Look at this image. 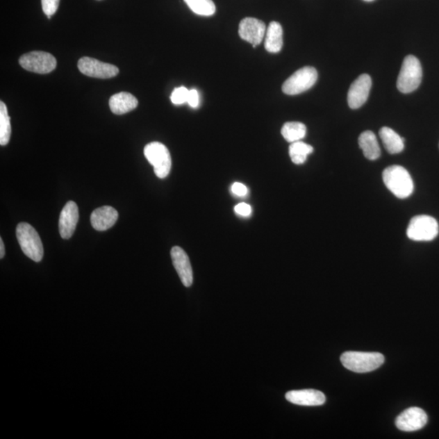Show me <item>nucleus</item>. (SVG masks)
I'll use <instances>...</instances> for the list:
<instances>
[{
	"label": "nucleus",
	"mask_w": 439,
	"mask_h": 439,
	"mask_svg": "<svg viewBox=\"0 0 439 439\" xmlns=\"http://www.w3.org/2000/svg\"><path fill=\"white\" fill-rule=\"evenodd\" d=\"M17 238L24 254L35 262H40L44 257V246L39 233L30 224L22 222L17 227Z\"/></svg>",
	"instance_id": "20e7f679"
},
{
	"label": "nucleus",
	"mask_w": 439,
	"mask_h": 439,
	"mask_svg": "<svg viewBox=\"0 0 439 439\" xmlns=\"http://www.w3.org/2000/svg\"><path fill=\"white\" fill-rule=\"evenodd\" d=\"M438 223L436 219L427 215H420L410 222L407 236L413 241L429 242L438 236Z\"/></svg>",
	"instance_id": "39448f33"
},
{
	"label": "nucleus",
	"mask_w": 439,
	"mask_h": 439,
	"mask_svg": "<svg viewBox=\"0 0 439 439\" xmlns=\"http://www.w3.org/2000/svg\"><path fill=\"white\" fill-rule=\"evenodd\" d=\"M283 46V27L279 22H272L265 33V47L270 53H278Z\"/></svg>",
	"instance_id": "a211bd4d"
},
{
	"label": "nucleus",
	"mask_w": 439,
	"mask_h": 439,
	"mask_svg": "<svg viewBox=\"0 0 439 439\" xmlns=\"http://www.w3.org/2000/svg\"><path fill=\"white\" fill-rule=\"evenodd\" d=\"M313 152V147L302 141L291 143L289 154L291 160L295 165H302L307 160L308 156Z\"/></svg>",
	"instance_id": "4be33fe9"
},
{
	"label": "nucleus",
	"mask_w": 439,
	"mask_h": 439,
	"mask_svg": "<svg viewBox=\"0 0 439 439\" xmlns=\"http://www.w3.org/2000/svg\"><path fill=\"white\" fill-rule=\"evenodd\" d=\"M372 79L369 74H361L351 85L348 90L347 102L351 109L360 108L369 98Z\"/></svg>",
	"instance_id": "f8f14e48"
},
{
	"label": "nucleus",
	"mask_w": 439,
	"mask_h": 439,
	"mask_svg": "<svg viewBox=\"0 0 439 439\" xmlns=\"http://www.w3.org/2000/svg\"><path fill=\"white\" fill-rule=\"evenodd\" d=\"M318 74L313 67H304L285 81L283 92L288 95H297L307 92L317 83Z\"/></svg>",
	"instance_id": "0eeeda50"
},
{
	"label": "nucleus",
	"mask_w": 439,
	"mask_h": 439,
	"mask_svg": "<svg viewBox=\"0 0 439 439\" xmlns=\"http://www.w3.org/2000/svg\"><path fill=\"white\" fill-rule=\"evenodd\" d=\"M12 133L10 117L6 104L0 102V145L6 146L10 140Z\"/></svg>",
	"instance_id": "5701e85b"
},
{
	"label": "nucleus",
	"mask_w": 439,
	"mask_h": 439,
	"mask_svg": "<svg viewBox=\"0 0 439 439\" xmlns=\"http://www.w3.org/2000/svg\"><path fill=\"white\" fill-rule=\"evenodd\" d=\"M386 187L399 199H407L414 190V184L411 175L404 167L392 165L388 167L383 174Z\"/></svg>",
	"instance_id": "f257e3e1"
},
{
	"label": "nucleus",
	"mask_w": 439,
	"mask_h": 439,
	"mask_svg": "<svg viewBox=\"0 0 439 439\" xmlns=\"http://www.w3.org/2000/svg\"><path fill=\"white\" fill-rule=\"evenodd\" d=\"M118 219V213L115 208L103 206L95 209L90 216V223L94 230L105 231L115 225Z\"/></svg>",
	"instance_id": "dca6fc26"
},
{
	"label": "nucleus",
	"mask_w": 439,
	"mask_h": 439,
	"mask_svg": "<svg viewBox=\"0 0 439 439\" xmlns=\"http://www.w3.org/2000/svg\"><path fill=\"white\" fill-rule=\"evenodd\" d=\"M265 24L253 17H246L241 21L238 27V33L242 40L256 47L264 40L266 33Z\"/></svg>",
	"instance_id": "9d476101"
},
{
	"label": "nucleus",
	"mask_w": 439,
	"mask_h": 439,
	"mask_svg": "<svg viewBox=\"0 0 439 439\" xmlns=\"http://www.w3.org/2000/svg\"><path fill=\"white\" fill-rule=\"evenodd\" d=\"M359 146L365 156L370 160H378L381 156V149L378 140L374 132H363L359 137Z\"/></svg>",
	"instance_id": "6ab92c4d"
},
{
	"label": "nucleus",
	"mask_w": 439,
	"mask_h": 439,
	"mask_svg": "<svg viewBox=\"0 0 439 439\" xmlns=\"http://www.w3.org/2000/svg\"><path fill=\"white\" fill-rule=\"evenodd\" d=\"M422 67L416 56L405 57L397 79V88L401 93L408 94L416 90L422 81Z\"/></svg>",
	"instance_id": "7ed1b4c3"
},
{
	"label": "nucleus",
	"mask_w": 439,
	"mask_h": 439,
	"mask_svg": "<svg viewBox=\"0 0 439 439\" xmlns=\"http://www.w3.org/2000/svg\"><path fill=\"white\" fill-rule=\"evenodd\" d=\"M195 14L199 16L210 17L216 13V6L213 0H184Z\"/></svg>",
	"instance_id": "b1692460"
},
{
	"label": "nucleus",
	"mask_w": 439,
	"mask_h": 439,
	"mask_svg": "<svg viewBox=\"0 0 439 439\" xmlns=\"http://www.w3.org/2000/svg\"><path fill=\"white\" fill-rule=\"evenodd\" d=\"M290 403L301 406H321L326 402V396L321 391L313 389L290 390L285 394Z\"/></svg>",
	"instance_id": "2eb2a0df"
},
{
	"label": "nucleus",
	"mask_w": 439,
	"mask_h": 439,
	"mask_svg": "<svg viewBox=\"0 0 439 439\" xmlns=\"http://www.w3.org/2000/svg\"><path fill=\"white\" fill-rule=\"evenodd\" d=\"M138 104V99L131 93L121 92L113 95L109 99V107L117 115H123L135 110Z\"/></svg>",
	"instance_id": "f3484780"
},
{
	"label": "nucleus",
	"mask_w": 439,
	"mask_h": 439,
	"mask_svg": "<svg viewBox=\"0 0 439 439\" xmlns=\"http://www.w3.org/2000/svg\"><path fill=\"white\" fill-rule=\"evenodd\" d=\"M189 90L185 87L175 88L171 94V101L175 105L188 103Z\"/></svg>",
	"instance_id": "393cba45"
},
{
	"label": "nucleus",
	"mask_w": 439,
	"mask_h": 439,
	"mask_svg": "<svg viewBox=\"0 0 439 439\" xmlns=\"http://www.w3.org/2000/svg\"><path fill=\"white\" fill-rule=\"evenodd\" d=\"M78 68L81 73L94 78H112L119 74L117 66L88 56L78 60Z\"/></svg>",
	"instance_id": "1a4fd4ad"
},
{
	"label": "nucleus",
	"mask_w": 439,
	"mask_h": 439,
	"mask_svg": "<svg viewBox=\"0 0 439 439\" xmlns=\"http://www.w3.org/2000/svg\"><path fill=\"white\" fill-rule=\"evenodd\" d=\"M365 2H373L374 0H364Z\"/></svg>",
	"instance_id": "7c9ffc66"
},
{
	"label": "nucleus",
	"mask_w": 439,
	"mask_h": 439,
	"mask_svg": "<svg viewBox=\"0 0 439 439\" xmlns=\"http://www.w3.org/2000/svg\"><path fill=\"white\" fill-rule=\"evenodd\" d=\"M78 219L79 212L77 204L69 201L62 209L59 220V231L62 238L69 240L73 236Z\"/></svg>",
	"instance_id": "4468645a"
},
{
	"label": "nucleus",
	"mask_w": 439,
	"mask_h": 439,
	"mask_svg": "<svg viewBox=\"0 0 439 439\" xmlns=\"http://www.w3.org/2000/svg\"><path fill=\"white\" fill-rule=\"evenodd\" d=\"M427 422L428 416L426 412L422 408L413 407L399 415L395 424L400 431L413 432L422 429Z\"/></svg>",
	"instance_id": "9b49d317"
},
{
	"label": "nucleus",
	"mask_w": 439,
	"mask_h": 439,
	"mask_svg": "<svg viewBox=\"0 0 439 439\" xmlns=\"http://www.w3.org/2000/svg\"><path fill=\"white\" fill-rule=\"evenodd\" d=\"M232 192L238 197H243L247 194V188L245 185L240 183H233L231 188Z\"/></svg>",
	"instance_id": "c85d7f7f"
},
{
	"label": "nucleus",
	"mask_w": 439,
	"mask_h": 439,
	"mask_svg": "<svg viewBox=\"0 0 439 439\" xmlns=\"http://www.w3.org/2000/svg\"><path fill=\"white\" fill-rule=\"evenodd\" d=\"M144 155L154 166L155 174L159 179H165L170 173L172 159L169 151L159 142H152L144 149Z\"/></svg>",
	"instance_id": "423d86ee"
},
{
	"label": "nucleus",
	"mask_w": 439,
	"mask_h": 439,
	"mask_svg": "<svg viewBox=\"0 0 439 439\" xmlns=\"http://www.w3.org/2000/svg\"><path fill=\"white\" fill-rule=\"evenodd\" d=\"M281 132L286 141L292 143L301 141L306 136L307 128L301 122H286Z\"/></svg>",
	"instance_id": "412c9836"
},
{
	"label": "nucleus",
	"mask_w": 439,
	"mask_h": 439,
	"mask_svg": "<svg viewBox=\"0 0 439 439\" xmlns=\"http://www.w3.org/2000/svg\"><path fill=\"white\" fill-rule=\"evenodd\" d=\"M188 103L193 108L199 107V94L197 90L192 89L189 90Z\"/></svg>",
	"instance_id": "bb28decb"
},
{
	"label": "nucleus",
	"mask_w": 439,
	"mask_h": 439,
	"mask_svg": "<svg viewBox=\"0 0 439 439\" xmlns=\"http://www.w3.org/2000/svg\"><path fill=\"white\" fill-rule=\"evenodd\" d=\"M60 0H42V8L49 19L53 16L58 9Z\"/></svg>",
	"instance_id": "a878e982"
},
{
	"label": "nucleus",
	"mask_w": 439,
	"mask_h": 439,
	"mask_svg": "<svg viewBox=\"0 0 439 439\" xmlns=\"http://www.w3.org/2000/svg\"><path fill=\"white\" fill-rule=\"evenodd\" d=\"M171 258L181 283L185 288L193 284V270L187 253L179 247H174L171 250Z\"/></svg>",
	"instance_id": "ddd939ff"
},
{
	"label": "nucleus",
	"mask_w": 439,
	"mask_h": 439,
	"mask_svg": "<svg viewBox=\"0 0 439 439\" xmlns=\"http://www.w3.org/2000/svg\"><path fill=\"white\" fill-rule=\"evenodd\" d=\"M346 369L355 373H369L383 365L385 357L379 352L346 351L340 358Z\"/></svg>",
	"instance_id": "f03ea898"
},
{
	"label": "nucleus",
	"mask_w": 439,
	"mask_h": 439,
	"mask_svg": "<svg viewBox=\"0 0 439 439\" xmlns=\"http://www.w3.org/2000/svg\"><path fill=\"white\" fill-rule=\"evenodd\" d=\"M6 255V247H4V243L2 238H0V258L3 259Z\"/></svg>",
	"instance_id": "c756f323"
},
{
	"label": "nucleus",
	"mask_w": 439,
	"mask_h": 439,
	"mask_svg": "<svg viewBox=\"0 0 439 439\" xmlns=\"http://www.w3.org/2000/svg\"><path fill=\"white\" fill-rule=\"evenodd\" d=\"M19 64L32 73L47 74L56 68L57 62L55 57L47 52L32 51L22 56Z\"/></svg>",
	"instance_id": "6e6552de"
},
{
	"label": "nucleus",
	"mask_w": 439,
	"mask_h": 439,
	"mask_svg": "<svg viewBox=\"0 0 439 439\" xmlns=\"http://www.w3.org/2000/svg\"><path fill=\"white\" fill-rule=\"evenodd\" d=\"M379 136L383 141L385 149L390 154H399L404 149V140L397 133L389 127H383L379 131Z\"/></svg>",
	"instance_id": "aec40b11"
},
{
	"label": "nucleus",
	"mask_w": 439,
	"mask_h": 439,
	"mask_svg": "<svg viewBox=\"0 0 439 439\" xmlns=\"http://www.w3.org/2000/svg\"><path fill=\"white\" fill-rule=\"evenodd\" d=\"M235 211L242 217H248L250 216L251 213V207L249 204L241 203L236 205Z\"/></svg>",
	"instance_id": "cd10ccee"
}]
</instances>
